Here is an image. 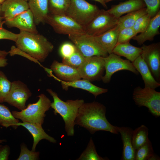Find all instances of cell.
<instances>
[{
	"instance_id": "8992f818",
	"label": "cell",
	"mask_w": 160,
	"mask_h": 160,
	"mask_svg": "<svg viewBox=\"0 0 160 160\" xmlns=\"http://www.w3.org/2000/svg\"><path fill=\"white\" fill-rule=\"evenodd\" d=\"M132 99L139 107H147L153 116H160V92L148 87H135L133 92Z\"/></svg>"
},
{
	"instance_id": "83f0119b",
	"label": "cell",
	"mask_w": 160,
	"mask_h": 160,
	"mask_svg": "<svg viewBox=\"0 0 160 160\" xmlns=\"http://www.w3.org/2000/svg\"><path fill=\"white\" fill-rule=\"evenodd\" d=\"M154 153L152 143L149 140L135 151V160H159Z\"/></svg>"
},
{
	"instance_id": "277c9868",
	"label": "cell",
	"mask_w": 160,
	"mask_h": 160,
	"mask_svg": "<svg viewBox=\"0 0 160 160\" xmlns=\"http://www.w3.org/2000/svg\"><path fill=\"white\" fill-rule=\"evenodd\" d=\"M38 97V101L29 104L26 108L20 111H13L11 112L14 117L20 119L23 122H28L42 125L45 113L51 107V101L44 94H41Z\"/></svg>"
},
{
	"instance_id": "7c38bea8",
	"label": "cell",
	"mask_w": 160,
	"mask_h": 160,
	"mask_svg": "<svg viewBox=\"0 0 160 160\" xmlns=\"http://www.w3.org/2000/svg\"><path fill=\"white\" fill-rule=\"evenodd\" d=\"M32 93L27 85L20 80L12 82L9 92L4 102L20 110L25 109L27 101Z\"/></svg>"
},
{
	"instance_id": "4316f807",
	"label": "cell",
	"mask_w": 160,
	"mask_h": 160,
	"mask_svg": "<svg viewBox=\"0 0 160 160\" xmlns=\"http://www.w3.org/2000/svg\"><path fill=\"white\" fill-rule=\"evenodd\" d=\"M148 128L143 124L133 130L132 143L135 151L149 140L148 137Z\"/></svg>"
},
{
	"instance_id": "7402d4cb",
	"label": "cell",
	"mask_w": 160,
	"mask_h": 160,
	"mask_svg": "<svg viewBox=\"0 0 160 160\" xmlns=\"http://www.w3.org/2000/svg\"><path fill=\"white\" fill-rule=\"evenodd\" d=\"M132 63L137 70L141 75L145 87L155 89L160 86V83L155 79L152 75L141 55Z\"/></svg>"
},
{
	"instance_id": "3957f363",
	"label": "cell",
	"mask_w": 160,
	"mask_h": 160,
	"mask_svg": "<svg viewBox=\"0 0 160 160\" xmlns=\"http://www.w3.org/2000/svg\"><path fill=\"white\" fill-rule=\"evenodd\" d=\"M47 91L53 99V101L51 103V107L54 110V114L57 115L58 113L62 117L65 122V128L67 135H74L75 120L79 108L84 103V100H68L65 102L61 100L57 94L52 89H48Z\"/></svg>"
},
{
	"instance_id": "1f68e13d",
	"label": "cell",
	"mask_w": 160,
	"mask_h": 160,
	"mask_svg": "<svg viewBox=\"0 0 160 160\" xmlns=\"http://www.w3.org/2000/svg\"><path fill=\"white\" fill-rule=\"evenodd\" d=\"M86 58L76 48L75 52L71 56L67 58H62V63L77 68L84 62Z\"/></svg>"
},
{
	"instance_id": "f35d334b",
	"label": "cell",
	"mask_w": 160,
	"mask_h": 160,
	"mask_svg": "<svg viewBox=\"0 0 160 160\" xmlns=\"http://www.w3.org/2000/svg\"><path fill=\"white\" fill-rule=\"evenodd\" d=\"M8 54L11 56L17 55H21L36 63H39L37 60L32 57L25 52L20 49L19 48L12 46L11 47L10 50L8 52Z\"/></svg>"
},
{
	"instance_id": "ac0fdd59",
	"label": "cell",
	"mask_w": 160,
	"mask_h": 160,
	"mask_svg": "<svg viewBox=\"0 0 160 160\" xmlns=\"http://www.w3.org/2000/svg\"><path fill=\"white\" fill-rule=\"evenodd\" d=\"M51 70L60 80L71 81L81 79L77 69L54 60L50 66Z\"/></svg>"
},
{
	"instance_id": "d4e9b609",
	"label": "cell",
	"mask_w": 160,
	"mask_h": 160,
	"mask_svg": "<svg viewBox=\"0 0 160 160\" xmlns=\"http://www.w3.org/2000/svg\"><path fill=\"white\" fill-rule=\"evenodd\" d=\"M142 52L141 47L134 46L129 42L116 44L113 51V53L124 57L132 63L141 55Z\"/></svg>"
},
{
	"instance_id": "bcb514c9",
	"label": "cell",
	"mask_w": 160,
	"mask_h": 160,
	"mask_svg": "<svg viewBox=\"0 0 160 160\" xmlns=\"http://www.w3.org/2000/svg\"><path fill=\"white\" fill-rule=\"evenodd\" d=\"M6 141L5 140H0V148L2 146L0 145V144L2 143L3 142H4Z\"/></svg>"
},
{
	"instance_id": "836d02e7",
	"label": "cell",
	"mask_w": 160,
	"mask_h": 160,
	"mask_svg": "<svg viewBox=\"0 0 160 160\" xmlns=\"http://www.w3.org/2000/svg\"><path fill=\"white\" fill-rule=\"evenodd\" d=\"M39 152L29 150L26 145L22 143L20 145V152L17 160H36L39 159Z\"/></svg>"
},
{
	"instance_id": "f1b7e54d",
	"label": "cell",
	"mask_w": 160,
	"mask_h": 160,
	"mask_svg": "<svg viewBox=\"0 0 160 160\" xmlns=\"http://www.w3.org/2000/svg\"><path fill=\"white\" fill-rule=\"evenodd\" d=\"M71 0H48L49 14L55 15H65Z\"/></svg>"
},
{
	"instance_id": "4dcf8cb0",
	"label": "cell",
	"mask_w": 160,
	"mask_h": 160,
	"mask_svg": "<svg viewBox=\"0 0 160 160\" xmlns=\"http://www.w3.org/2000/svg\"><path fill=\"white\" fill-rule=\"evenodd\" d=\"M19 120L15 118L9 108L0 103V125L7 128Z\"/></svg>"
},
{
	"instance_id": "4fadbf2b",
	"label": "cell",
	"mask_w": 160,
	"mask_h": 160,
	"mask_svg": "<svg viewBox=\"0 0 160 160\" xmlns=\"http://www.w3.org/2000/svg\"><path fill=\"white\" fill-rule=\"evenodd\" d=\"M141 56L148 67L152 75L158 81L160 79V43L149 45L142 44Z\"/></svg>"
},
{
	"instance_id": "7dc6e473",
	"label": "cell",
	"mask_w": 160,
	"mask_h": 160,
	"mask_svg": "<svg viewBox=\"0 0 160 160\" xmlns=\"http://www.w3.org/2000/svg\"><path fill=\"white\" fill-rule=\"evenodd\" d=\"M113 0H104L105 1V2L106 3L108 2H109L110 1H113Z\"/></svg>"
},
{
	"instance_id": "ffe728a7",
	"label": "cell",
	"mask_w": 160,
	"mask_h": 160,
	"mask_svg": "<svg viewBox=\"0 0 160 160\" xmlns=\"http://www.w3.org/2000/svg\"><path fill=\"white\" fill-rule=\"evenodd\" d=\"M160 11L153 17L151 19L147 26L143 32L134 36L132 39L140 45L143 44L146 41H152L154 37L160 34Z\"/></svg>"
},
{
	"instance_id": "9a60e30c",
	"label": "cell",
	"mask_w": 160,
	"mask_h": 160,
	"mask_svg": "<svg viewBox=\"0 0 160 160\" xmlns=\"http://www.w3.org/2000/svg\"><path fill=\"white\" fill-rule=\"evenodd\" d=\"M49 73L55 79L61 82L63 89L67 90L70 87L79 88L87 91L92 94L96 98L98 95L106 93L108 91L107 89L97 87L92 83L90 81L85 79H79L71 81H66L59 79L54 76L51 71Z\"/></svg>"
},
{
	"instance_id": "6da1fadb",
	"label": "cell",
	"mask_w": 160,
	"mask_h": 160,
	"mask_svg": "<svg viewBox=\"0 0 160 160\" xmlns=\"http://www.w3.org/2000/svg\"><path fill=\"white\" fill-rule=\"evenodd\" d=\"M106 111V107L98 102L84 103L79 110L75 125L85 128L92 134L99 131L118 134L116 126L112 125L107 120Z\"/></svg>"
},
{
	"instance_id": "7bdbcfd3",
	"label": "cell",
	"mask_w": 160,
	"mask_h": 160,
	"mask_svg": "<svg viewBox=\"0 0 160 160\" xmlns=\"http://www.w3.org/2000/svg\"><path fill=\"white\" fill-rule=\"evenodd\" d=\"M1 15V4H0V27H2L5 21Z\"/></svg>"
},
{
	"instance_id": "9c48e42d",
	"label": "cell",
	"mask_w": 160,
	"mask_h": 160,
	"mask_svg": "<svg viewBox=\"0 0 160 160\" xmlns=\"http://www.w3.org/2000/svg\"><path fill=\"white\" fill-rule=\"evenodd\" d=\"M68 36L76 48L85 57L93 56L105 57L108 55L97 41L94 36L86 33Z\"/></svg>"
},
{
	"instance_id": "e575fe53",
	"label": "cell",
	"mask_w": 160,
	"mask_h": 160,
	"mask_svg": "<svg viewBox=\"0 0 160 160\" xmlns=\"http://www.w3.org/2000/svg\"><path fill=\"white\" fill-rule=\"evenodd\" d=\"M137 35L132 28H123L119 31L117 44L129 42Z\"/></svg>"
},
{
	"instance_id": "d6a6232c",
	"label": "cell",
	"mask_w": 160,
	"mask_h": 160,
	"mask_svg": "<svg viewBox=\"0 0 160 160\" xmlns=\"http://www.w3.org/2000/svg\"><path fill=\"white\" fill-rule=\"evenodd\" d=\"M12 82L8 79L5 74L0 69V103L4 102L8 95Z\"/></svg>"
},
{
	"instance_id": "e0dca14e",
	"label": "cell",
	"mask_w": 160,
	"mask_h": 160,
	"mask_svg": "<svg viewBox=\"0 0 160 160\" xmlns=\"http://www.w3.org/2000/svg\"><path fill=\"white\" fill-rule=\"evenodd\" d=\"M22 126L31 133L33 139L31 150L35 151L36 147L39 142L42 139H46L51 143H55L56 140L53 137L48 135L43 129L42 125L28 122H18L12 125V127H16Z\"/></svg>"
},
{
	"instance_id": "8d00e7d4",
	"label": "cell",
	"mask_w": 160,
	"mask_h": 160,
	"mask_svg": "<svg viewBox=\"0 0 160 160\" xmlns=\"http://www.w3.org/2000/svg\"><path fill=\"white\" fill-rule=\"evenodd\" d=\"M146 7L147 14L151 18L154 17L160 11V0H143Z\"/></svg>"
},
{
	"instance_id": "52a82bcc",
	"label": "cell",
	"mask_w": 160,
	"mask_h": 160,
	"mask_svg": "<svg viewBox=\"0 0 160 160\" xmlns=\"http://www.w3.org/2000/svg\"><path fill=\"white\" fill-rule=\"evenodd\" d=\"M45 23L50 25L54 31L58 34L70 36L85 33L84 27L65 15L49 14Z\"/></svg>"
},
{
	"instance_id": "ab89813d",
	"label": "cell",
	"mask_w": 160,
	"mask_h": 160,
	"mask_svg": "<svg viewBox=\"0 0 160 160\" xmlns=\"http://www.w3.org/2000/svg\"><path fill=\"white\" fill-rule=\"evenodd\" d=\"M18 34L14 33L3 28L0 27V39H7L15 42Z\"/></svg>"
},
{
	"instance_id": "2e32d148",
	"label": "cell",
	"mask_w": 160,
	"mask_h": 160,
	"mask_svg": "<svg viewBox=\"0 0 160 160\" xmlns=\"http://www.w3.org/2000/svg\"><path fill=\"white\" fill-rule=\"evenodd\" d=\"M29 9L28 2L25 0H6L1 4V15L7 20Z\"/></svg>"
},
{
	"instance_id": "b9f144b4",
	"label": "cell",
	"mask_w": 160,
	"mask_h": 160,
	"mask_svg": "<svg viewBox=\"0 0 160 160\" xmlns=\"http://www.w3.org/2000/svg\"><path fill=\"white\" fill-rule=\"evenodd\" d=\"M7 61L6 57H0V67L6 66L8 64Z\"/></svg>"
},
{
	"instance_id": "603a6c76",
	"label": "cell",
	"mask_w": 160,
	"mask_h": 160,
	"mask_svg": "<svg viewBox=\"0 0 160 160\" xmlns=\"http://www.w3.org/2000/svg\"><path fill=\"white\" fill-rule=\"evenodd\" d=\"M28 2L29 9L33 14L36 25L45 23L49 14L48 0H29Z\"/></svg>"
},
{
	"instance_id": "d590c367",
	"label": "cell",
	"mask_w": 160,
	"mask_h": 160,
	"mask_svg": "<svg viewBox=\"0 0 160 160\" xmlns=\"http://www.w3.org/2000/svg\"><path fill=\"white\" fill-rule=\"evenodd\" d=\"M151 18L147 14L144 15L137 19L132 28L137 34L140 33L145 29Z\"/></svg>"
},
{
	"instance_id": "30bf717a",
	"label": "cell",
	"mask_w": 160,
	"mask_h": 160,
	"mask_svg": "<svg viewBox=\"0 0 160 160\" xmlns=\"http://www.w3.org/2000/svg\"><path fill=\"white\" fill-rule=\"evenodd\" d=\"M103 57L93 56L86 57L77 68L81 78L90 81L100 80L105 70Z\"/></svg>"
},
{
	"instance_id": "7a4b0ae2",
	"label": "cell",
	"mask_w": 160,
	"mask_h": 160,
	"mask_svg": "<svg viewBox=\"0 0 160 160\" xmlns=\"http://www.w3.org/2000/svg\"><path fill=\"white\" fill-rule=\"evenodd\" d=\"M16 47L40 62L53 51L54 45L43 35L20 31L15 42Z\"/></svg>"
},
{
	"instance_id": "ba28073f",
	"label": "cell",
	"mask_w": 160,
	"mask_h": 160,
	"mask_svg": "<svg viewBox=\"0 0 160 160\" xmlns=\"http://www.w3.org/2000/svg\"><path fill=\"white\" fill-rule=\"evenodd\" d=\"M119 18L104 9H99L85 28V33L96 36L101 35L115 27Z\"/></svg>"
},
{
	"instance_id": "c3c4849f",
	"label": "cell",
	"mask_w": 160,
	"mask_h": 160,
	"mask_svg": "<svg viewBox=\"0 0 160 160\" xmlns=\"http://www.w3.org/2000/svg\"><path fill=\"white\" fill-rule=\"evenodd\" d=\"M6 0H0V4H1Z\"/></svg>"
},
{
	"instance_id": "5bb4252c",
	"label": "cell",
	"mask_w": 160,
	"mask_h": 160,
	"mask_svg": "<svg viewBox=\"0 0 160 160\" xmlns=\"http://www.w3.org/2000/svg\"><path fill=\"white\" fill-rule=\"evenodd\" d=\"M4 21L8 28L15 27L20 31L38 33L33 14L29 9L11 19Z\"/></svg>"
},
{
	"instance_id": "681fc988",
	"label": "cell",
	"mask_w": 160,
	"mask_h": 160,
	"mask_svg": "<svg viewBox=\"0 0 160 160\" xmlns=\"http://www.w3.org/2000/svg\"><path fill=\"white\" fill-rule=\"evenodd\" d=\"M25 0L26 1H28L29 0Z\"/></svg>"
},
{
	"instance_id": "f6af8a7d",
	"label": "cell",
	"mask_w": 160,
	"mask_h": 160,
	"mask_svg": "<svg viewBox=\"0 0 160 160\" xmlns=\"http://www.w3.org/2000/svg\"><path fill=\"white\" fill-rule=\"evenodd\" d=\"M8 54V52L4 50H0V57H6Z\"/></svg>"
},
{
	"instance_id": "484cf974",
	"label": "cell",
	"mask_w": 160,
	"mask_h": 160,
	"mask_svg": "<svg viewBox=\"0 0 160 160\" xmlns=\"http://www.w3.org/2000/svg\"><path fill=\"white\" fill-rule=\"evenodd\" d=\"M147 14L145 7L127 13L119 18L116 26L119 31L127 28H132L137 19Z\"/></svg>"
},
{
	"instance_id": "ee69618b",
	"label": "cell",
	"mask_w": 160,
	"mask_h": 160,
	"mask_svg": "<svg viewBox=\"0 0 160 160\" xmlns=\"http://www.w3.org/2000/svg\"><path fill=\"white\" fill-rule=\"evenodd\" d=\"M100 3L105 8H107V6L104 0H93Z\"/></svg>"
},
{
	"instance_id": "74e56055",
	"label": "cell",
	"mask_w": 160,
	"mask_h": 160,
	"mask_svg": "<svg viewBox=\"0 0 160 160\" xmlns=\"http://www.w3.org/2000/svg\"><path fill=\"white\" fill-rule=\"evenodd\" d=\"M76 49L74 44L69 42H65L60 46L59 53L62 58H67L72 55Z\"/></svg>"
},
{
	"instance_id": "8fae6325",
	"label": "cell",
	"mask_w": 160,
	"mask_h": 160,
	"mask_svg": "<svg viewBox=\"0 0 160 160\" xmlns=\"http://www.w3.org/2000/svg\"><path fill=\"white\" fill-rule=\"evenodd\" d=\"M103 58L105 72L101 80L104 83H109L113 75L118 71L126 70L136 75L139 74L132 62L128 60L123 59L113 53Z\"/></svg>"
},
{
	"instance_id": "d6986e66",
	"label": "cell",
	"mask_w": 160,
	"mask_h": 160,
	"mask_svg": "<svg viewBox=\"0 0 160 160\" xmlns=\"http://www.w3.org/2000/svg\"><path fill=\"white\" fill-rule=\"evenodd\" d=\"M119 133L120 134L123 147L122 160H135V150L132 143L133 130L130 127H119L116 126Z\"/></svg>"
},
{
	"instance_id": "44dd1931",
	"label": "cell",
	"mask_w": 160,
	"mask_h": 160,
	"mask_svg": "<svg viewBox=\"0 0 160 160\" xmlns=\"http://www.w3.org/2000/svg\"><path fill=\"white\" fill-rule=\"evenodd\" d=\"M145 7L143 0H129L112 5L107 11L119 18L124 14L138 10Z\"/></svg>"
},
{
	"instance_id": "f546056e",
	"label": "cell",
	"mask_w": 160,
	"mask_h": 160,
	"mask_svg": "<svg viewBox=\"0 0 160 160\" xmlns=\"http://www.w3.org/2000/svg\"><path fill=\"white\" fill-rule=\"evenodd\" d=\"M103 158L97 154L93 140L91 137L87 147L76 160H108Z\"/></svg>"
},
{
	"instance_id": "5b68a950",
	"label": "cell",
	"mask_w": 160,
	"mask_h": 160,
	"mask_svg": "<svg viewBox=\"0 0 160 160\" xmlns=\"http://www.w3.org/2000/svg\"><path fill=\"white\" fill-rule=\"evenodd\" d=\"M99 9L97 6L85 0H71L65 15L85 29Z\"/></svg>"
},
{
	"instance_id": "60d3db41",
	"label": "cell",
	"mask_w": 160,
	"mask_h": 160,
	"mask_svg": "<svg viewBox=\"0 0 160 160\" xmlns=\"http://www.w3.org/2000/svg\"><path fill=\"white\" fill-rule=\"evenodd\" d=\"M9 146L6 145L0 148V160H7L10 153Z\"/></svg>"
},
{
	"instance_id": "cb8c5ba5",
	"label": "cell",
	"mask_w": 160,
	"mask_h": 160,
	"mask_svg": "<svg viewBox=\"0 0 160 160\" xmlns=\"http://www.w3.org/2000/svg\"><path fill=\"white\" fill-rule=\"evenodd\" d=\"M119 31L116 25L103 34L94 37L103 49L109 54L113 53L117 43Z\"/></svg>"
}]
</instances>
